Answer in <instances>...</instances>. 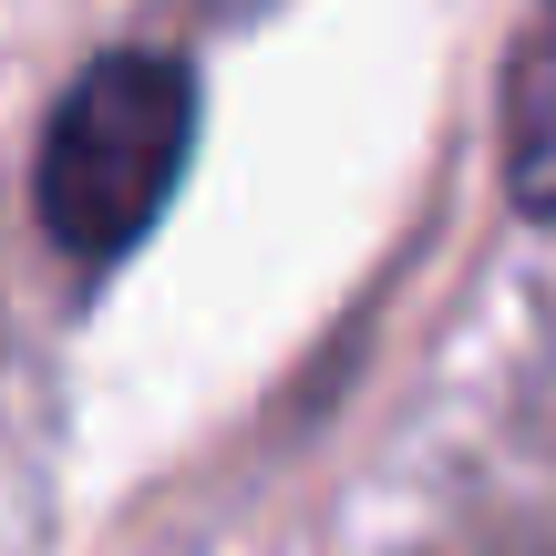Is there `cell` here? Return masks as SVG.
Returning <instances> with one entry per match:
<instances>
[{"instance_id": "obj_1", "label": "cell", "mask_w": 556, "mask_h": 556, "mask_svg": "<svg viewBox=\"0 0 556 556\" xmlns=\"http://www.w3.org/2000/svg\"><path fill=\"white\" fill-rule=\"evenodd\" d=\"M186 155H197V73L176 52L114 41L52 103V135H41V165H31V206H41V227H52V248L73 268H114L176 206Z\"/></svg>"}, {"instance_id": "obj_2", "label": "cell", "mask_w": 556, "mask_h": 556, "mask_svg": "<svg viewBox=\"0 0 556 556\" xmlns=\"http://www.w3.org/2000/svg\"><path fill=\"white\" fill-rule=\"evenodd\" d=\"M495 135H505V197H516V217L556 227V0H526V21H516Z\"/></svg>"}]
</instances>
